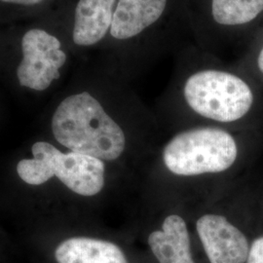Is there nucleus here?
<instances>
[{"label": "nucleus", "instance_id": "obj_13", "mask_svg": "<svg viewBox=\"0 0 263 263\" xmlns=\"http://www.w3.org/2000/svg\"><path fill=\"white\" fill-rule=\"evenodd\" d=\"M249 56L254 58V64L257 72L263 78V39L260 43H257L254 48V52Z\"/></svg>", "mask_w": 263, "mask_h": 263}, {"label": "nucleus", "instance_id": "obj_5", "mask_svg": "<svg viewBox=\"0 0 263 263\" xmlns=\"http://www.w3.org/2000/svg\"><path fill=\"white\" fill-rule=\"evenodd\" d=\"M190 36L216 57L263 17V0H179Z\"/></svg>", "mask_w": 263, "mask_h": 263}, {"label": "nucleus", "instance_id": "obj_4", "mask_svg": "<svg viewBox=\"0 0 263 263\" xmlns=\"http://www.w3.org/2000/svg\"><path fill=\"white\" fill-rule=\"evenodd\" d=\"M237 158L235 137L223 127L204 124L174 135L161 153L164 167L178 178L224 173Z\"/></svg>", "mask_w": 263, "mask_h": 263}, {"label": "nucleus", "instance_id": "obj_9", "mask_svg": "<svg viewBox=\"0 0 263 263\" xmlns=\"http://www.w3.org/2000/svg\"><path fill=\"white\" fill-rule=\"evenodd\" d=\"M118 0H76L71 40L73 45L89 49L107 40Z\"/></svg>", "mask_w": 263, "mask_h": 263}, {"label": "nucleus", "instance_id": "obj_8", "mask_svg": "<svg viewBox=\"0 0 263 263\" xmlns=\"http://www.w3.org/2000/svg\"><path fill=\"white\" fill-rule=\"evenodd\" d=\"M198 237L210 263H245L250 244L244 233L226 216L206 213L196 221Z\"/></svg>", "mask_w": 263, "mask_h": 263}, {"label": "nucleus", "instance_id": "obj_7", "mask_svg": "<svg viewBox=\"0 0 263 263\" xmlns=\"http://www.w3.org/2000/svg\"><path fill=\"white\" fill-rule=\"evenodd\" d=\"M59 38L42 28H30L22 37V61L17 67L21 86L45 91L61 77L67 54Z\"/></svg>", "mask_w": 263, "mask_h": 263}, {"label": "nucleus", "instance_id": "obj_10", "mask_svg": "<svg viewBox=\"0 0 263 263\" xmlns=\"http://www.w3.org/2000/svg\"><path fill=\"white\" fill-rule=\"evenodd\" d=\"M147 243L159 263H196L191 254L187 223L179 214L164 216L159 228L149 233Z\"/></svg>", "mask_w": 263, "mask_h": 263}, {"label": "nucleus", "instance_id": "obj_2", "mask_svg": "<svg viewBox=\"0 0 263 263\" xmlns=\"http://www.w3.org/2000/svg\"><path fill=\"white\" fill-rule=\"evenodd\" d=\"M190 35L179 0H118L107 40L141 70L185 46Z\"/></svg>", "mask_w": 263, "mask_h": 263}, {"label": "nucleus", "instance_id": "obj_14", "mask_svg": "<svg viewBox=\"0 0 263 263\" xmlns=\"http://www.w3.org/2000/svg\"><path fill=\"white\" fill-rule=\"evenodd\" d=\"M45 0H0V2L12 4V5H19V6H35L39 5Z\"/></svg>", "mask_w": 263, "mask_h": 263}, {"label": "nucleus", "instance_id": "obj_3", "mask_svg": "<svg viewBox=\"0 0 263 263\" xmlns=\"http://www.w3.org/2000/svg\"><path fill=\"white\" fill-rule=\"evenodd\" d=\"M57 141L69 151L103 161H115L126 151L127 136L122 126L89 91L69 95L52 117Z\"/></svg>", "mask_w": 263, "mask_h": 263}, {"label": "nucleus", "instance_id": "obj_11", "mask_svg": "<svg viewBox=\"0 0 263 263\" xmlns=\"http://www.w3.org/2000/svg\"><path fill=\"white\" fill-rule=\"evenodd\" d=\"M58 263H128L122 250L112 242L91 237H71L57 247Z\"/></svg>", "mask_w": 263, "mask_h": 263}, {"label": "nucleus", "instance_id": "obj_6", "mask_svg": "<svg viewBox=\"0 0 263 263\" xmlns=\"http://www.w3.org/2000/svg\"><path fill=\"white\" fill-rule=\"evenodd\" d=\"M32 159H23L17 165L20 178L30 185H40L57 177L78 195L91 197L99 194L105 183L103 160L73 151L64 153L46 141L32 147Z\"/></svg>", "mask_w": 263, "mask_h": 263}, {"label": "nucleus", "instance_id": "obj_12", "mask_svg": "<svg viewBox=\"0 0 263 263\" xmlns=\"http://www.w3.org/2000/svg\"><path fill=\"white\" fill-rule=\"evenodd\" d=\"M247 263H263V236L255 239L250 247Z\"/></svg>", "mask_w": 263, "mask_h": 263}, {"label": "nucleus", "instance_id": "obj_1", "mask_svg": "<svg viewBox=\"0 0 263 263\" xmlns=\"http://www.w3.org/2000/svg\"><path fill=\"white\" fill-rule=\"evenodd\" d=\"M174 96L184 112L204 125L222 127L239 122L252 111L255 96L244 76L219 57L186 44L178 52Z\"/></svg>", "mask_w": 263, "mask_h": 263}]
</instances>
